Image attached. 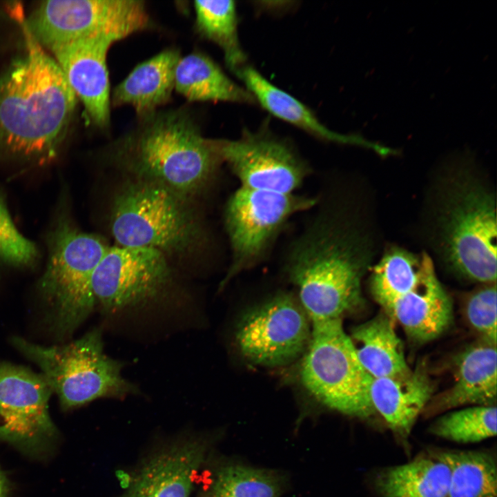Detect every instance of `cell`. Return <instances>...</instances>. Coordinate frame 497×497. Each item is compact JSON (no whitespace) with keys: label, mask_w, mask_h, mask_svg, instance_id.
Listing matches in <instances>:
<instances>
[{"label":"cell","mask_w":497,"mask_h":497,"mask_svg":"<svg viewBox=\"0 0 497 497\" xmlns=\"http://www.w3.org/2000/svg\"><path fill=\"white\" fill-rule=\"evenodd\" d=\"M342 207L320 213L291 244L286 271L311 323L342 318L361 301L370 269V233Z\"/></svg>","instance_id":"6da1fadb"},{"label":"cell","mask_w":497,"mask_h":497,"mask_svg":"<svg viewBox=\"0 0 497 497\" xmlns=\"http://www.w3.org/2000/svg\"><path fill=\"white\" fill-rule=\"evenodd\" d=\"M21 23L26 54L0 80V146L22 159L41 165L57 152L77 97L56 61Z\"/></svg>","instance_id":"7a4b0ae2"},{"label":"cell","mask_w":497,"mask_h":497,"mask_svg":"<svg viewBox=\"0 0 497 497\" xmlns=\"http://www.w3.org/2000/svg\"><path fill=\"white\" fill-rule=\"evenodd\" d=\"M447 166L429 197L435 250L446 266L471 282L496 283V200L469 159Z\"/></svg>","instance_id":"3957f363"},{"label":"cell","mask_w":497,"mask_h":497,"mask_svg":"<svg viewBox=\"0 0 497 497\" xmlns=\"http://www.w3.org/2000/svg\"><path fill=\"white\" fill-rule=\"evenodd\" d=\"M111 155L131 179L191 199L203 191L222 163L210 139L184 110L156 111L115 143Z\"/></svg>","instance_id":"277c9868"},{"label":"cell","mask_w":497,"mask_h":497,"mask_svg":"<svg viewBox=\"0 0 497 497\" xmlns=\"http://www.w3.org/2000/svg\"><path fill=\"white\" fill-rule=\"evenodd\" d=\"M48 243L47 264L37 289L50 332L57 340H65L96 305L93 275L110 246L104 238L79 231L62 214L50 231Z\"/></svg>","instance_id":"5b68a950"},{"label":"cell","mask_w":497,"mask_h":497,"mask_svg":"<svg viewBox=\"0 0 497 497\" xmlns=\"http://www.w3.org/2000/svg\"><path fill=\"white\" fill-rule=\"evenodd\" d=\"M110 227L119 246L153 248L166 257L194 251L206 239L189 198L131 178L113 199Z\"/></svg>","instance_id":"8992f818"},{"label":"cell","mask_w":497,"mask_h":497,"mask_svg":"<svg viewBox=\"0 0 497 497\" xmlns=\"http://www.w3.org/2000/svg\"><path fill=\"white\" fill-rule=\"evenodd\" d=\"M11 343L40 368L64 409L139 392L122 376L123 364L105 353L99 328L61 345L41 346L19 337L12 338Z\"/></svg>","instance_id":"52a82bcc"},{"label":"cell","mask_w":497,"mask_h":497,"mask_svg":"<svg viewBox=\"0 0 497 497\" xmlns=\"http://www.w3.org/2000/svg\"><path fill=\"white\" fill-rule=\"evenodd\" d=\"M300 377L320 402L344 414L369 418L376 413L369 395V376L356 356L342 318L311 323Z\"/></svg>","instance_id":"ba28073f"},{"label":"cell","mask_w":497,"mask_h":497,"mask_svg":"<svg viewBox=\"0 0 497 497\" xmlns=\"http://www.w3.org/2000/svg\"><path fill=\"white\" fill-rule=\"evenodd\" d=\"M315 197L240 186L228 198L224 225L231 261L220 289L241 272L259 264L294 215L312 208Z\"/></svg>","instance_id":"9c48e42d"},{"label":"cell","mask_w":497,"mask_h":497,"mask_svg":"<svg viewBox=\"0 0 497 497\" xmlns=\"http://www.w3.org/2000/svg\"><path fill=\"white\" fill-rule=\"evenodd\" d=\"M32 35L50 50L92 36L116 41L148 29L151 22L139 0H51L42 2L26 20Z\"/></svg>","instance_id":"30bf717a"},{"label":"cell","mask_w":497,"mask_h":497,"mask_svg":"<svg viewBox=\"0 0 497 497\" xmlns=\"http://www.w3.org/2000/svg\"><path fill=\"white\" fill-rule=\"evenodd\" d=\"M311 334V322L298 299L280 293L244 314L237 326L235 342L249 362L276 367L304 355Z\"/></svg>","instance_id":"8fae6325"},{"label":"cell","mask_w":497,"mask_h":497,"mask_svg":"<svg viewBox=\"0 0 497 497\" xmlns=\"http://www.w3.org/2000/svg\"><path fill=\"white\" fill-rule=\"evenodd\" d=\"M173 283L167 257L144 247L109 246L93 275L95 303L117 313L161 300Z\"/></svg>","instance_id":"7c38bea8"},{"label":"cell","mask_w":497,"mask_h":497,"mask_svg":"<svg viewBox=\"0 0 497 497\" xmlns=\"http://www.w3.org/2000/svg\"><path fill=\"white\" fill-rule=\"evenodd\" d=\"M210 140L242 187L291 194L309 175V166L293 148L270 133L247 130L237 139Z\"/></svg>","instance_id":"4fadbf2b"},{"label":"cell","mask_w":497,"mask_h":497,"mask_svg":"<svg viewBox=\"0 0 497 497\" xmlns=\"http://www.w3.org/2000/svg\"><path fill=\"white\" fill-rule=\"evenodd\" d=\"M52 393L41 373L0 362V438L33 448L54 436L48 411Z\"/></svg>","instance_id":"5bb4252c"},{"label":"cell","mask_w":497,"mask_h":497,"mask_svg":"<svg viewBox=\"0 0 497 497\" xmlns=\"http://www.w3.org/2000/svg\"><path fill=\"white\" fill-rule=\"evenodd\" d=\"M116 41L92 36L50 49L77 98L82 102L89 121L107 128L110 121V92L106 57Z\"/></svg>","instance_id":"9a60e30c"},{"label":"cell","mask_w":497,"mask_h":497,"mask_svg":"<svg viewBox=\"0 0 497 497\" xmlns=\"http://www.w3.org/2000/svg\"><path fill=\"white\" fill-rule=\"evenodd\" d=\"M386 313L415 342L433 340L447 330L452 320V302L436 275L433 261L417 283L395 300Z\"/></svg>","instance_id":"2e32d148"},{"label":"cell","mask_w":497,"mask_h":497,"mask_svg":"<svg viewBox=\"0 0 497 497\" xmlns=\"http://www.w3.org/2000/svg\"><path fill=\"white\" fill-rule=\"evenodd\" d=\"M496 344L480 340L466 347L456 360L455 381L426 406L429 413L462 406H496Z\"/></svg>","instance_id":"e0dca14e"},{"label":"cell","mask_w":497,"mask_h":497,"mask_svg":"<svg viewBox=\"0 0 497 497\" xmlns=\"http://www.w3.org/2000/svg\"><path fill=\"white\" fill-rule=\"evenodd\" d=\"M432 393L433 385L422 364L403 376L369 379V395L375 411L402 440L409 437Z\"/></svg>","instance_id":"ac0fdd59"},{"label":"cell","mask_w":497,"mask_h":497,"mask_svg":"<svg viewBox=\"0 0 497 497\" xmlns=\"http://www.w3.org/2000/svg\"><path fill=\"white\" fill-rule=\"evenodd\" d=\"M235 74L255 100L275 117L327 142L364 147L381 156L387 153L385 146L371 142L360 135L341 134L329 129L308 107L272 84L253 67L244 66Z\"/></svg>","instance_id":"d6986e66"},{"label":"cell","mask_w":497,"mask_h":497,"mask_svg":"<svg viewBox=\"0 0 497 497\" xmlns=\"http://www.w3.org/2000/svg\"><path fill=\"white\" fill-rule=\"evenodd\" d=\"M205 449L204 444L191 441L157 454L144 466L124 497H189Z\"/></svg>","instance_id":"ffe728a7"},{"label":"cell","mask_w":497,"mask_h":497,"mask_svg":"<svg viewBox=\"0 0 497 497\" xmlns=\"http://www.w3.org/2000/svg\"><path fill=\"white\" fill-rule=\"evenodd\" d=\"M179 51L166 49L137 65L113 90L114 106L128 105L142 119L167 104L175 89Z\"/></svg>","instance_id":"44dd1931"},{"label":"cell","mask_w":497,"mask_h":497,"mask_svg":"<svg viewBox=\"0 0 497 497\" xmlns=\"http://www.w3.org/2000/svg\"><path fill=\"white\" fill-rule=\"evenodd\" d=\"M393 322L382 311L355 327L349 335L359 362L372 378L397 377L411 371Z\"/></svg>","instance_id":"7402d4cb"},{"label":"cell","mask_w":497,"mask_h":497,"mask_svg":"<svg viewBox=\"0 0 497 497\" xmlns=\"http://www.w3.org/2000/svg\"><path fill=\"white\" fill-rule=\"evenodd\" d=\"M175 90L190 101H255L246 89L228 78L213 60L198 52L179 58L175 70Z\"/></svg>","instance_id":"603a6c76"},{"label":"cell","mask_w":497,"mask_h":497,"mask_svg":"<svg viewBox=\"0 0 497 497\" xmlns=\"http://www.w3.org/2000/svg\"><path fill=\"white\" fill-rule=\"evenodd\" d=\"M450 471L434 455L382 470L376 479L382 497H448Z\"/></svg>","instance_id":"cb8c5ba5"},{"label":"cell","mask_w":497,"mask_h":497,"mask_svg":"<svg viewBox=\"0 0 497 497\" xmlns=\"http://www.w3.org/2000/svg\"><path fill=\"white\" fill-rule=\"evenodd\" d=\"M432 261L426 252L413 253L397 246L387 249L373 266L370 277L371 293L385 313L395 300L417 283Z\"/></svg>","instance_id":"d4e9b609"},{"label":"cell","mask_w":497,"mask_h":497,"mask_svg":"<svg viewBox=\"0 0 497 497\" xmlns=\"http://www.w3.org/2000/svg\"><path fill=\"white\" fill-rule=\"evenodd\" d=\"M433 455L449 467L448 497H496V464L490 454L446 451Z\"/></svg>","instance_id":"484cf974"},{"label":"cell","mask_w":497,"mask_h":497,"mask_svg":"<svg viewBox=\"0 0 497 497\" xmlns=\"http://www.w3.org/2000/svg\"><path fill=\"white\" fill-rule=\"evenodd\" d=\"M193 5L197 32L222 50L228 67L235 73L245 66L246 55L239 41L235 1H195Z\"/></svg>","instance_id":"4316f807"},{"label":"cell","mask_w":497,"mask_h":497,"mask_svg":"<svg viewBox=\"0 0 497 497\" xmlns=\"http://www.w3.org/2000/svg\"><path fill=\"white\" fill-rule=\"evenodd\" d=\"M286 486L282 474L240 465L221 469L214 484L216 497H280Z\"/></svg>","instance_id":"83f0119b"},{"label":"cell","mask_w":497,"mask_h":497,"mask_svg":"<svg viewBox=\"0 0 497 497\" xmlns=\"http://www.w3.org/2000/svg\"><path fill=\"white\" fill-rule=\"evenodd\" d=\"M496 406H470L442 416L429 431L461 443L476 442L496 435Z\"/></svg>","instance_id":"f1b7e54d"},{"label":"cell","mask_w":497,"mask_h":497,"mask_svg":"<svg viewBox=\"0 0 497 497\" xmlns=\"http://www.w3.org/2000/svg\"><path fill=\"white\" fill-rule=\"evenodd\" d=\"M39 256L36 245L17 228L0 193V260L17 267L33 265Z\"/></svg>","instance_id":"f546056e"},{"label":"cell","mask_w":497,"mask_h":497,"mask_svg":"<svg viewBox=\"0 0 497 497\" xmlns=\"http://www.w3.org/2000/svg\"><path fill=\"white\" fill-rule=\"evenodd\" d=\"M496 283L486 284L467 298L465 313L470 327L482 340L496 344Z\"/></svg>","instance_id":"4dcf8cb0"},{"label":"cell","mask_w":497,"mask_h":497,"mask_svg":"<svg viewBox=\"0 0 497 497\" xmlns=\"http://www.w3.org/2000/svg\"><path fill=\"white\" fill-rule=\"evenodd\" d=\"M6 491L5 482L2 475L0 473V497H4Z\"/></svg>","instance_id":"1f68e13d"},{"label":"cell","mask_w":497,"mask_h":497,"mask_svg":"<svg viewBox=\"0 0 497 497\" xmlns=\"http://www.w3.org/2000/svg\"><path fill=\"white\" fill-rule=\"evenodd\" d=\"M206 497H216V496H215V495L213 493V494H211L210 495H208V496H206Z\"/></svg>","instance_id":"d6a6232c"}]
</instances>
